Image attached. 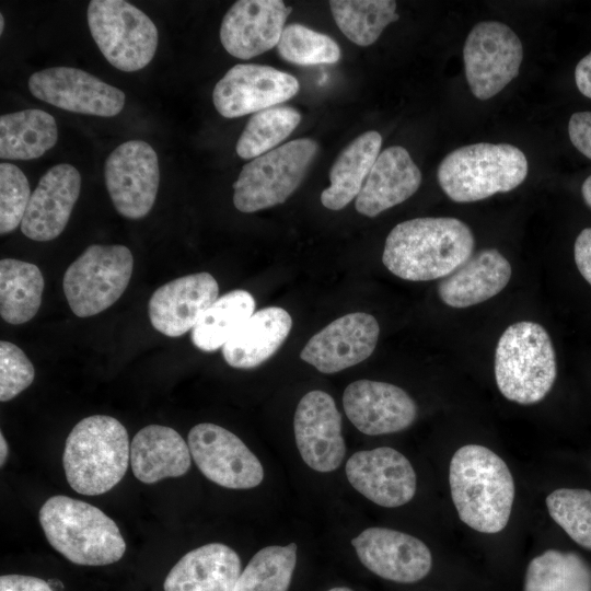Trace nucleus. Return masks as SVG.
Listing matches in <instances>:
<instances>
[{
    "label": "nucleus",
    "instance_id": "nucleus-39",
    "mask_svg": "<svg viewBox=\"0 0 591 591\" xmlns=\"http://www.w3.org/2000/svg\"><path fill=\"white\" fill-rule=\"evenodd\" d=\"M35 376V370L16 345L0 341V401L8 402L27 389Z\"/></svg>",
    "mask_w": 591,
    "mask_h": 591
},
{
    "label": "nucleus",
    "instance_id": "nucleus-32",
    "mask_svg": "<svg viewBox=\"0 0 591 591\" xmlns=\"http://www.w3.org/2000/svg\"><path fill=\"white\" fill-rule=\"evenodd\" d=\"M524 591H591V567L573 552L547 549L529 563Z\"/></svg>",
    "mask_w": 591,
    "mask_h": 591
},
{
    "label": "nucleus",
    "instance_id": "nucleus-4",
    "mask_svg": "<svg viewBox=\"0 0 591 591\" xmlns=\"http://www.w3.org/2000/svg\"><path fill=\"white\" fill-rule=\"evenodd\" d=\"M130 459L126 428L116 418L93 415L67 437L62 464L70 487L85 496L102 495L124 477Z\"/></svg>",
    "mask_w": 591,
    "mask_h": 591
},
{
    "label": "nucleus",
    "instance_id": "nucleus-2",
    "mask_svg": "<svg viewBox=\"0 0 591 591\" xmlns=\"http://www.w3.org/2000/svg\"><path fill=\"white\" fill-rule=\"evenodd\" d=\"M452 501L463 523L480 533L502 531L514 501V480L507 463L490 449L466 444L450 462Z\"/></svg>",
    "mask_w": 591,
    "mask_h": 591
},
{
    "label": "nucleus",
    "instance_id": "nucleus-27",
    "mask_svg": "<svg viewBox=\"0 0 591 591\" xmlns=\"http://www.w3.org/2000/svg\"><path fill=\"white\" fill-rule=\"evenodd\" d=\"M291 327L292 318L285 309H260L254 312L223 346V358L229 366L236 369L256 368L279 349Z\"/></svg>",
    "mask_w": 591,
    "mask_h": 591
},
{
    "label": "nucleus",
    "instance_id": "nucleus-12",
    "mask_svg": "<svg viewBox=\"0 0 591 591\" xmlns=\"http://www.w3.org/2000/svg\"><path fill=\"white\" fill-rule=\"evenodd\" d=\"M188 447L200 472L211 482L230 489L258 486L264 468L246 444L228 429L210 422L194 426Z\"/></svg>",
    "mask_w": 591,
    "mask_h": 591
},
{
    "label": "nucleus",
    "instance_id": "nucleus-31",
    "mask_svg": "<svg viewBox=\"0 0 591 591\" xmlns=\"http://www.w3.org/2000/svg\"><path fill=\"white\" fill-rule=\"evenodd\" d=\"M254 312L255 300L246 290L236 289L219 297L192 329L194 346L208 352L223 348Z\"/></svg>",
    "mask_w": 591,
    "mask_h": 591
},
{
    "label": "nucleus",
    "instance_id": "nucleus-42",
    "mask_svg": "<svg viewBox=\"0 0 591 591\" xmlns=\"http://www.w3.org/2000/svg\"><path fill=\"white\" fill-rule=\"evenodd\" d=\"M573 255L579 273L591 285V228L583 229L577 236Z\"/></svg>",
    "mask_w": 591,
    "mask_h": 591
},
{
    "label": "nucleus",
    "instance_id": "nucleus-26",
    "mask_svg": "<svg viewBox=\"0 0 591 591\" xmlns=\"http://www.w3.org/2000/svg\"><path fill=\"white\" fill-rule=\"evenodd\" d=\"M190 455L188 443L166 426L149 425L140 429L130 443L132 473L144 484L186 474Z\"/></svg>",
    "mask_w": 591,
    "mask_h": 591
},
{
    "label": "nucleus",
    "instance_id": "nucleus-22",
    "mask_svg": "<svg viewBox=\"0 0 591 591\" xmlns=\"http://www.w3.org/2000/svg\"><path fill=\"white\" fill-rule=\"evenodd\" d=\"M81 190V175L68 163L50 167L33 190L22 233L38 242L51 241L65 230Z\"/></svg>",
    "mask_w": 591,
    "mask_h": 591
},
{
    "label": "nucleus",
    "instance_id": "nucleus-29",
    "mask_svg": "<svg viewBox=\"0 0 591 591\" xmlns=\"http://www.w3.org/2000/svg\"><path fill=\"white\" fill-rule=\"evenodd\" d=\"M58 140L55 118L37 108L23 109L0 117V158L33 160L50 150Z\"/></svg>",
    "mask_w": 591,
    "mask_h": 591
},
{
    "label": "nucleus",
    "instance_id": "nucleus-33",
    "mask_svg": "<svg viewBox=\"0 0 591 591\" xmlns=\"http://www.w3.org/2000/svg\"><path fill=\"white\" fill-rule=\"evenodd\" d=\"M329 8L343 34L359 46L372 45L399 18L391 0H332Z\"/></svg>",
    "mask_w": 591,
    "mask_h": 591
},
{
    "label": "nucleus",
    "instance_id": "nucleus-19",
    "mask_svg": "<svg viewBox=\"0 0 591 591\" xmlns=\"http://www.w3.org/2000/svg\"><path fill=\"white\" fill-rule=\"evenodd\" d=\"M343 406L351 424L368 436L405 430L415 421L418 410L403 389L371 380L350 383L344 391Z\"/></svg>",
    "mask_w": 591,
    "mask_h": 591
},
{
    "label": "nucleus",
    "instance_id": "nucleus-45",
    "mask_svg": "<svg viewBox=\"0 0 591 591\" xmlns=\"http://www.w3.org/2000/svg\"><path fill=\"white\" fill-rule=\"evenodd\" d=\"M0 449H1L0 465L3 466V464H4L5 460H7V456H8L9 449H8V443H7L2 432L0 433Z\"/></svg>",
    "mask_w": 591,
    "mask_h": 591
},
{
    "label": "nucleus",
    "instance_id": "nucleus-20",
    "mask_svg": "<svg viewBox=\"0 0 591 591\" xmlns=\"http://www.w3.org/2000/svg\"><path fill=\"white\" fill-rule=\"evenodd\" d=\"M292 8L281 0H239L222 19L220 40L233 57L251 59L277 47Z\"/></svg>",
    "mask_w": 591,
    "mask_h": 591
},
{
    "label": "nucleus",
    "instance_id": "nucleus-48",
    "mask_svg": "<svg viewBox=\"0 0 591 591\" xmlns=\"http://www.w3.org/2000/svg\"><path fill=\"white\" fill-rule=\"evenodd\" d=\"M3 30H4V18H3V14L1 13L0 14V34L3 33Z\"/></svg>",
    "mask_w": 591,
    "mask_h": 591
},
{
    "label": "nucleus",
    "instance_id": "nucleus-1",
    "mask_svg": "<svg viewBox=\"0 0 591 591\" xmlns=\"http://www.w3.org/2000/svg\"><path fill=\"white\" fill-rule=\"evenodd\" d=\"M472 230L451 217L403 221L389 233L382 254L384 266L409 281H427L452 274L473 254Z\"/></svg>",
    "mask_w": 591,
    "mask_h": 591
},
{
    "label": "nucleus",
    "instance_id": "nucleus-14",
    "mask_svg": "<svg viewBox=\"0 0 591 591\" xmlns=\"http://www.w3.org/2000/svg\"><path fill=\"white\" fill-rule=\"evenodd\" d=\"M30 92L58 108L100 117H113L125 105V93L97 77L72 67H51L34 72Z\"/></svg>",
    "mask_w": 591,
    "mask_h": 591
},
{
    "label": "nucleus",
    "instance_id": "nucleus-28",
    "mask_svg": "<svg viewBox=\"0 0 591 591\" xmlns=\"http://www.w3.org/2000/svg\"><path fill=\"white\" fill-rule=\"evenodd\" d=\"M381 146L382 136L370 130L343 149L331 167V185L321 194L325 208L340 210L357 198L380 154Z\"/></svg>",
    "mask_w": 591,
    "mask_h": 591
},
{
    "label": "nucleus",
    "instance_id": "nucleus-11",
    "mask_svg": "<svg viewBox=\"0 0 591 591\" xmlns=\"http://www.w3.org/2000/svg\"><path fill=\"white\" fill-rule=\"evenodd\" d=\"M104 178L111 200L119 215L141 219L152 209L160 183L159 160L142 140L119 144L107 157Z\"/></svg>",
    "mask_w": 591,
    "mask_h": 591
},
{
    "label": "nucleus",
    "instance_id": "nucleus-41",
    "mask_svg": "<svg viewBox=\"0 0 591 591\" xmlns=\"http://www.w3.org/2000/svg\"><path fill=\"white\" fill-rule=\"evenodd\" d=\"M0 591H55L48 581L33 576L4 575L0 577Z\"/></svg>",
    "mask_w": 591,
    "mask_h": 591
},
{
    "label": "nucleus",
    "instance_id": "nucleus-30",
    "mask_svg": "<svg viewBox=\"0 0 591 591\" xmlns=\"http://www.w3.org/2000/svg\"><path fill=\"white\" fill-rule=\"evenodd\" d=\"M39 268L24 260L3 258L0 262V315L7 323L19 325L37 313L44 290Z\"/></svg>",
    "mask_w": 591,
    "mask_h": 591
},
{
    "label": "nucleus",
    "instance_id": "nucleus-5",
    "mask_svg": "<svg viewBox=\"0 0 591 591\" xmlns=\"http://www.w3.org/2000/svg\"><path fill=\"white\" fill-rule=\"evenodd\" d=\"M557 375L556 355L547 331L521 321L501 334L495 352V379L509 401L532 405L551 391Z\"/></svg>",
    "mask_w": 591,
    "mask_h": 591
},
{
    "label": "nucleus",
    "instance_id": "nucleus-36",
    "mask_svg": "<svg viewBox=\"0 0 591 591\" xmlns=\"http://www.w3.org/2000/svg\"><path fill=\"white\" fill-rule=\"evenodd\" d=\"M277 51L298 66L333 65L340 58V48L332 37L299 23L285 26Z\"/></svg>",
    "mask_w": 591,
    "mask_h": 591
},
{
    "label": "nucleus",
    "instance_id": "nucleus-15",
    "mask_svg": "<svg viewBox=\"0 0 591 591\" xmlns=\"http://www.w3.org/2000/svg\"><path fill=\"white\" fill-rule=\"evenodd\" d=\"M294 439L305 464L316 472L338 468L346 454L341 416L334 398L326 392H308L293 417Z\"/></svg>",
    "mask_w": 591,
    "mask_h": 591
},
{
    "label": "nucleus",
    "instance_id": "nucleus-21",
    "mask_svg": "<svg viewBox=\"0 0 591 591\" xmlns=\"http://www.w3.org/2000/svg\"><path fill=\"white\" fill-rule=\"evenodd\" d=\"M218 294V282L209 273L176 278L151 296L148 304L150 322L163 335L179 337L194 328Z\"/></svg>",
    "mask_w": 591,
    "mask_h": 591
},
{
    "label": "nucleus",
    "instance_id": "nucleus-35",
    "mask_svg": "<svg viewBox=\"0 0 591 591\" xmlns=\"http://www.w3.org/2000/svg\"><path fill=\"white\" fill-rule=\"evenodd\" d=\"M297 563V544L259 549L242 570L233 591H288Z\"/></svg>",
    "mask_w": 591,
    "mask_h": 591
},
{
    "label": "nucleus",
    "instance_id": "nucleus-25",
    "mask_svg": "<svg viewBox=\"0 0 591 591\" xmlns=\"http://www.w3.org/2000/svg\"><path fill=\"white\" fill-rule=\"evenodd\" d=\"M237 553L209 543L185 554L167 573L164 591H233L241 575Z\"/></svg>",
    "mask_w": 591,
    "mask_h": 591
},
{
    "label": "nucleus",
    "instance_id": "nucleus-13",
    "mask_svg": "<svg viewBox=\"0 0 591 591\" xmlns=\"http://www.w3.org/2000/svg\"><path fill=\"white\" fill-rule=\"evenodd\" d=\"M299 91V82L290 73L270 66L239 63L217 82L212 101L225 118H236L277 106Z\"/></svg>",
    "mask_w": 591,
    "mask_h": 591
},
{
    "label": "nucleus",
    "instance_id": "nucleus-9",
    "mask_svg": "<svg viewBox=\"0 0 591 591\" xmlns=\"http://www.w3.org/2000/svg\"><path fill=\"white\" fill-rule=\"evenodd\" d=\"M134 256L124 245L88 246L67 268L62 287L71 311L79 317L99 314L126 290Z\"/></svg>",
    "mask_w": 591,
    "mask_h": 591
},
{
    "label": "nucleus",
    "instance_id": "nucleus-37",
    "mask_svg": "<svg viewBox=\"0 0 591 591\" xmlns=\"http://www.w3.org/2000/svg\"><path fill=\"white\" fill-rule=\"evenodd\" d=\"M551 518L577 544L591 551V491L558 488L546 498Z\"/></svg>",
    "mask_w": 591,
    "mask_h": 591
},
{
    "label": "nucleus",
    "instance_id": "nucleus-40",
    "mask_svg": "<svg viewBox=\"0 0 591 591\" xmlns=\"http://www.w3.org/2000/svg\"><path fill=\"white\" fill-rule=\"evenodd\" d=\"M571 143L591 160V112L573 113L568 123Z\"/></svg>",
    "mask_w": 591,
    "mask_h": 591
},
{
    "label": "nucleus",
    "instance_id": "nucleus-24",
    "mask_svg": "<svg viewBox=\"0 0 591 591\" xmlns=\"http://www.w3.org/2000/svg\"><path fill=\"white\" fill-rule=\"evenodd\" d=\"M509 260L495 248L472 255L438 285V294L451 308L472 306L498 294L511 278Z\"/></svg>",
    "mask_w": 591,
    "mask_h": 591
},
{
    "label": "nucleus",
    "instance_id": "nucleus-44",
    "mask_svg": "<svg viewBox=\"0 0 591 591\" xmlns=\"http://www.w3.org/2000/svg\"><path fill=\"white\" fill-rule=\"evenodd\" d=\"M581 193L584 202L591 208V175L584 179Z\"/></svg>",
    "mask_w": 591,
    "mask_h": 591
},
{
    "label": "nucleus",
    "instance_id": "nucleus-7",
    "mask_svg": "<svg viewBox=\"0 0 591 591\" xmlns=\"http://www.w3.org/2000/svg\"><path fill=\"white\" fill-rule=\"evenodd\" d=\"M318 150L310 138L291 140L246 163L233 184V204L245 213L285 202L302 183Z\"/></svg>",
    "mask_w": 591,
    "mask_h": 591
},
{
    "label": "nucleus",
    "instance_id": "nucleus-47",
    "mask_svg": "<svg viewBox=\"0 0 591 591\" xmlns=\"http://www.w3.org/2000/svg\"><path fill=\"white\" fill-rule=\"evenodd\" d=\"M327 591H354L351 590L350 588H347V587H335V588H332Z\"/></svg>",
    "mask_w": 591,
    "mask_h": 591
},
{
    "label": "nucleus",
    "instance_id": "nucleus-43",
    "mask_svg": "<svg viewBox=\"0 0 591 591\" xmlns=\"http://www.w3.org/2000/svg\"><path fill=\"white\" fill-rule=\"evenodd\" d=\"M575 80L578 90L591 99V51L577 63Z\"/></svg>",
    "mask_w": 591,
    "mask_h": 591
},
{
    "label": "nucleus",
    "instance_id": "nucleus-17",
    "mask_svg": "<svg viewBox=\"0 0 591 591\" xmlns=\"http://www.w3.org/2000/svg\"><path fill=\"white\" fill-rule=\"evenodd\" d=\"M345 468L350 485L381 507H401L416 494L414 467L404 454L393 448L358 451L347 460Z\"/></svg>",
    "mask_w": 591,
    "mask_h": 591
},
{
    "label": "nucleus",
    "instance_id": "nucleus-3",
    "mask_svg": "<svg viewBox=\"0 0 591 591\" xmlns=\"http://www.w3.org/2000/svg\"><path fill=\"white\" fill-rule=\"evenodd\" d=\"M39 523L48 543L82 566L118 561L126 551L117 524L101 509L68 496H53L42 506Z\"/></svg>",
    "mask_w": 591,
    "mask_h": 591
},
{
    "label": "nucleus",
    "instance_id": "nucleus-8",
    "mask_svg": "<svg viewBox=\"0 0 591 591\" xmlns=\"http://www.w3.org/2000/svg\"><path fill=\"white\" fill-rule=\"evenodd\" d=\"M86 19L95 44L113 67L134 72L153 59L158 28L137 7L124 0H92Z\"/></svg>",
    "mask_w": 591,
    "mask_h": 591
},
{
    "label": "nucleus",
    "instance_id": "nucleus-23",
    "mask_svg": "<svg viewBox=\"0 0 591 591\" xmlns=\"http://www.w3.org/2000/svg\"><path fill=\"white\" fill-rule=\"evenodd\" d=\"M421 173L408 151L401 146L384 149L376 158L359 195L356 210L373 218L413 196Z\"/></svg>",
    "mask_w": 591,
    "mask_h": 591
},
{
    "label": "nucleus",
    "instance_id": "nucleus-38",
    "mask_svg": "<svg viewBox=\"0 0 591 591\" xmlns=\"http://www.w3.org/2000/svg\"><path fill=\"white\" fill-rule=\"evenodd\" d=\"M25 174L12 163L0 164V233L15 230L24 218L31 198Z\"/></svg>",
    "mask_w": 591,
    "mask_h": 591
},
{
    "label": "nucleus",
    "instance_id": "nucleus-46",
    "mask_svg": "<svg viewBox=\"0 0 591 591\" xmlns=\"http://www.w3.org/2000/svg\"><path fill=\"white\" fill-rule=\"evenodd\" d=\"M48 583L50 584V587L54 589V588H58L59 590H62L63 589V584L61 583V581L59 580H55V579H50L48 580Z\"/></svg>",
    "mask_w": 591,
    "mask_h": 591
},
{
    "label": "nucleus",
    "instance_id": "nucleus-34",
    "mask_svg": "<svg viewBox=\"0 0 591 591\" xmlns=\"http://www.w3.org/2000/svg\"><path fill=\"white\" fill-rule=\"evenodd\" d=\"M301 121V114L289 106H274L252 115L235 146L244 160L255 159L277 148Z\"/></svg>",
    "mask_w": 591,
    "mask_h": 591
},
{
    "label": "nucleus",
    "instance_id": "nucleus-10",
    "mask_svg": "<svg viewBox=\"0 0 591 591\" xmlns=\"http://www.w3.org/2000/svg\"><path fill=\"white\" fill-rule=\"evenodd\" d=\"M522 59V43L508 25L497 21L475 24L463 47L473 95L482 101L495 96L518 76Z\"/></svg>",
    "mask_w": 591,
    "mask_h": 591
},
{
    "label": "nucleus",
    "instance_id": "nucleus-18",
    "mask_svg": "<svg viewBox=\"0 0 591 591\" xmlns=\"http://www.w3.org/2000/svg\"><path fill=\"white\" fill-rule=\"evenodd\" d=\"M379 334V323L371 314L349 313L312 336L300 358L322 373H336L369 358Z\"/></svg>",
    "mask_w": 591,
    "mask_h": 591
},
{
    "label": "nucleus",
    "instance_id": "nucleus-16",
    "mask_svg": "<svg viewBox=\"0 0 591 591\" xmlns=\"http://www.w3.org/2000/svg\"><path fill=\"white\" fill-rule=\"evenodd\" d=\"M361 564L376 576L414 583L431 570L432 556L419 538L387 528H368L351 540Z\"/></svg>",
    "mask_w": 591,
    "mask_h": 591
},
{
    "label": "nucleus",
    "instance_id": "nucleus-6",
    "mask_svg": "<svg viewBox=\"0 0 591 591\" xmlns=\"http://www.w3.org/2000/svg\"><path fill=\"white\" fill-rule=\"evenodd\" d=\"M524 153L509 143H474L460 147L441 161L437 177L444 194L455 202H473L507 193L528 175Z\"/></svg>",
    "mask_w": 591,
    "mask_h": 591
}]
</instances>
